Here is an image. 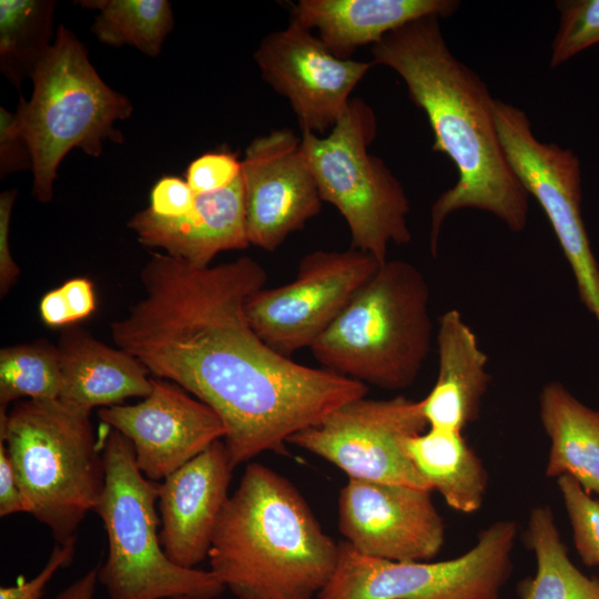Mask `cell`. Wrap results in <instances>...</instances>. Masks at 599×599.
<instances>
[{
  "instance_id": "1",
  "label": "cell",
  "mask_w": 599,
  "mask_h": 599,
  "mask_svg": "<svg viewBox=\"0 0 599 599\" xmlns=\"http://www.w3.org/2000/svg\"><path fill=\"white\" fill-rule=\"evenodd\" d=\"M140 276L144 296L111 323L112 339L216 413L234 468L286 455L292 435L366 396L367 385L298 364L254 332L245 303L267 276L252 257L196 267L154 253Z\"/></svg>"
},
{
  "instance_id": "2",
  "label": "cell",
  "mask_w": 599,
  "mask_h": 599,
  "mask_svg": "<svg viewBox=\"0 0 599 599\" xmlns=\"http://www.w3.org/2000/svg\"><path fill=\"white\" fill-rule=\"evenodd\" d=\"M438 16L392 30L372 45L373 64L394 70L410 100L424 111L433 151L448 156L458 179L430 210L429 247L436 256L441 227L456 211L475 209L499 219L511 232L525 230L529 194L509 165L495 122V100L481 78L458 60L443 35Z\"/></svg>"
},
{
  "instance_id": "3",
  "label": "cell",
  "mask_w": 599,
  "mask_h": 599,
  "mask_svg": "<svg viewBox=\"0 0 599 599\" xmlns=\"http://www.w3.org/2000/svg\"><path fill=\"white\" fill-rule=\"evenodd\" d=\"M339 547L283 476L248 463L219 517L210 570L237 599H312L334 575Z\"/></svg>"
},
{
  "instance_id": "4",
  "label": "cell",
  "mask_w": 599,
  "mask_h": 599,
  "mask_svg": "<svg viewBox=\"0 0 599 599\" xmlns=\"http://www.w3.org/2000/svg\"><path fill=\"white\" fill-rule=\"evenodd\" d=\"M429 286L412 263L387 260L309 347L323 368L385 390L408 388L430 352Z\"/></svg>"
},
{
  "instance_id": "5",
  "label": "cell",
  "mask_w": 599,
  "mask_h": 599,
  "mask_svg": "<svg viewBox=\"0 0 599 599\" xmlns=\"http://www.w3.org/2000/svg\"><path fill=\"white\" fill-rule=\"evenodd\" d=\"M7 448L27 512L47 526L57 544L75 536L103 491V451L90 414L59 399H24L0 410Z\"/></svg>"
},
{
  "instance_id": "6",
  "label": "cell",
  "mask_w": 599,
  "mask_h": 599,
  "mask_svg": "<svg viewBox=\"0 0 599 599\" xmlns=\"http://www.w3.org/2000/svg\"><path fill=\"white\" fill-rule=\"evenodd\" d=\"M31 81L30 100L21 98L14 113L32 153V193L48 203L63 158L73 149L98 158L105 142L123 143L115 123L129 119L133 106L101 79L83 43L63 24Z\"/></svg>"
},
{
  "instance_id": "7",
  "label": "cell",
  "mask_w": 599,
  "mask_h": 599,
  "mask_svg": "<svg viewBox=\"0 0 599 599\" xmlns=\"http://www.w3.org/2000/svg\"><path fill=\"white\" fill-rule=\"evenodd\" d=\"M102 451L105 483L94 511L108 538V556L98 579L109 599L220 597L225 587L211 570L180 567L165 555L155 509L159 484L138 467L132 443L112 429Z\"/></svg>"
},
{
  "instance_id": "8",
  "label": "cell",
  "mask_w": 599,
  "mask_h": 599,
  "mask_svg": "<svg viewBox=\"0 0 599 599\" xmlns=\"http://www.w3.org/2000/svg\"><path fill=\"white\" fill-rule=\"evenodd\" d=\"M373 109L354 98L325 136L302 134V144L322 201L345 219L353 248L387 261L392 244L412 241L409 200L382 159L368 151L376 136Z\"/></svg>"
},
{
  "instance_id": "9",
  "label": "cell",
  "mask_w": 599,
  "mask_h": 599,
  "mask_svg": "<svg viewBox=\"0 0 599 599\" xmlns=\"http://www.w3.org/2000/svg\"><path fill=\"white\" fill-rule=\"evenodd\" d=\"M517 524L499 520L464 555L444 561H392L338 544L336 570L318 599H498L511 570Z\"/></svg>"
},
{
  "instance_id": "10",
  "label": "cell",
  "mask_w": 599,
  "mask_h": 599,
  "mask_svg": "<svg viewBox=\"0 0 599 599\" xmlns=\"http://www.w3.org/2000/svg\"><path fill=\"white\" fill-rule=\"evenodd\" d=\"M495 122L510 167L542 207L568 261L581 302L599 323V265L581 215V165L569 148L536 138L526 112L495 100Z\"/></svg>"
},
{
  "instance_id": "11",
  "label": "cell",
  "mask_w": 599,
  "mask_h": 599,
  "mask_svg": "<svg viewBox=\"0 0 599 599\" xmlns=\"http://www.w3.org/2000/svg\"><path fill=\"white\" fill-rule=\"evenodd\" d=\"M427 426L420 400L359 397L292 435L288 443L332 463L349 479L432 491L404 448L407 438Z\"/></svg>"
},
{
  "instance_id": "12",
  "label": "cell",
  "mask_w": 599,
  "mask_h": 599,
  "mask_svg": "<svg viewBox=\"0 0 599 599\" xmlns=\"http://www.w3.org/2000/svg\"><path fill=\"white\" fill-rule=\"evenodd\" d=\"M379 266L374 256L353 247L311 252L292 282L262 287L247 298V319L265 344L290 357L313 345Z\"/></svg>"
},
{
  "instance_id": "13",
  "label": "cell",
  "mask_w": 599,
  "mask_h": 599,
  "mask_svg": "<svg viewBox=\"0 0 599 599\" xmlns=\"http://www.w3.org/2000/svg\"><path fill=\"white\" fill-rule=\"evenodd\" d=\"M254 61L262 78L288 100L302 134L319 136L343 116L352 91L374 65L335 57L311 30L292 20L261 40Z\"/></svg>"
},
{
  "instance_id": "14",
  "label": "cell",
  "mask_w": 599,
  "mask_h": 599,
  "mask_svg": "<svg viewBox=\"0 0 599 599\" xmlns=\"http://www.w3.org/2000/svg\"><path fill=\"white\" fill-rule=\"evenodd\" d=\"M338 528L357 552L392 561H428L445 541L430 490L404 485L348 478L339 493Z\"/></svg>"
},
{
  "instance_id": "15",
  "label": "cell",
  "mask_w": 599,
  "mask_h": 599,
  "mask_svg": "<svg viewBox=\"0 0 599 599\" xmlns=\"http://www.w3.org/2000/svg\"><path fill=\"white\" fill-rule=\"evenodd\" d=\"M250 244L268 252L318 214L322 199L302 138L277 129L251 141L242 161Z\"/></svg>"
},
{
  "instance_id": "16",
  "label": "cell",
  "mask_w": 599,
  "mask_h": 599,
  "mask_svg": "<svg viewBox=\"0 0 599 599\" xmlns=\"http://www.w3.org/2000/svg\"><path fill=\"white\" fill-rule=\"evenodd\" d=\"M98 416L132 443L138 467L153 481L166 478L225 435L211 407L162 378H152L151 393L138 404L102 407Z\"/></svg>"
},
{
  "instance_id": "17",
  "label": "cell",
  "mask_w": 599,
  "mask_h": 599,
  "mask_svg": "<svg viewBox=\"0 0 599 599\" xmlns=\"http://www.w3.org/2000/svg\"><path fill=\"white\" fill-rule=\"evenodd\" d=\"M233 469L219 439L159 484L160 541L175 565L196 568L207 558Z\"/></svg>"
},
{
  "instance_id": "18",
  "label": "cell",
  "mask_w": 599,
  "mask_h": 599,
  "mask_svg": "<svg viewBox=\"0 0 599 599\" xmlns=\"http://www.w3.org/2000/svg\"><path fill=\"white\" fill-rule=\"evenodd\" d=\"M128 226L146 247L162 248L196 267L210 266L220 252L250 245L242 177L224 190L196 194L185 215L162 217L148 207L134 214Z\"/></svg>"
},
{
  "instance_id": "19",
  "label": "cell",
  "mask_w": 599,
  "mask_h": 599,
  "mask_svg": "<svg viewBox=\"0 0 599 599\" xmlns=\"http://www.w3.org/2000/svg\"><path fill=\"white\" fill-rule=\"evenodd\" d=\"M459 7L457 0H300L292 6V21L316 29L335 57L348 60L359 47L377 43L409 21L448 18Z\"/></svg>"
},
{
  "instance_id": "20",
  "label": "cell",
  "mask_w": 599,
  "mask_h": 599,
  "mask_svg": "<svg viewBox=\"0 0 599 599\" xmlns=\"http://www.w3.org/2000/svg\"><path fill=\"white\" fill-rule=\"evenodd\" d=\"M62 384L59 400L84 413L118 405L152 390L149 370L134 356L112 348L79 327L62 332L58 344Z\"/></svg>"
},
{
  "instance_id": "21",
  "label": "cell",
  "mask_w": 599,
  "mask_h": 599,
  "mask_svg": "<svg viewBox=\"0 0 599 599\" xmlns=\"http://www.w3.org/2000/svg\"><path fill=\"white\" fill-rule=\"evenodd\" d=\"M436 342L438 375L420 400L423 414L432 428L463 432L479 417L491 379L486 368L488 356L457 309L439 317Z\"/></svg>"
},
{
  "instance_id": "22",
  "label": "cell",
  "mask_w": 599,
  "mask_h": 599,
  "mask_svg": "<svg viewBox=\"0 0 599 599\" xmlns=\"http://www.w3.org/2000/svg\"><path fill=\"white\" fill-rule=\"evenodd\" d=\"M539 415L550 439L546 475L569 476L599 496V409L582 404L559 382L539 395Z\"/></svg>"
},
{
  "instance_id": "23",
  "label": "cell",
  "mask_w": 599,
  "mask_h": 599,
  "mask_svg": "<svg viewBox=\"0 0 599 599\" xmlns=\"http://www.w3.org/2000/svg\"><path fill=\"white\" fill-rule=\"evenodd\" d=\"M404 448L413 465L455 510L470 514L481 507L487 471L463 432L432 428L407 438Z\"/></svg>"
},
{
  "instance_id": "24",
  "label": "cell",
  "mask_w": 599,
  "mask_h": 599,
  "mask_svg": "<svg viewBox=\"0 0 599 599\" xmlns=\"http://www.w3.org/2000/svg\"><path fill=\"white\" fill-rule=\"evenodd\" d=\"M527 540L537 569L532 578L520 583V599H599V580L572 564L549 506L530 511Z\"/></svg>"
},
{
  "instance_id": "25",
  "label": "cell",
  "mask_w": 599,
  "mask_h": 599,
  "mask_svg": "<svg viewBox=\"0 0 599 599\" xmlns=\"http://www.w3.org/2000/svg\"><path fill=\"white\" fill-rule=\"evenodd\" d=\"M55 7L53 0H0V71L18 89L54 42Z\"/></svg>"
},
{
  "instance_id": "26",
  "label": "cell",
  "mask_w": 599,
  "mask_h": 599,
  "mask_svg": "<svg viewBox=\"0 0 599 599\" xmlns=\"http://www.w3.org/2000/svg\"><path fill=\"white\" fill-rule=\"evenodd\" d=\"M79 6L99 13L91 32L103 44L131 45L151 58L158 57L174 28L172 7L166 0H81Z\"/></svg>"
},
{
  "instance_id": "27",
  "label": "cell",
  "mask_w": 599,
  "mask_h": 599,
  "mask_svg": "<svg viewBox=\"0 0 599 599\" xmlns=\"http://www.w3.org/2000/svg\"><path fill=\"white\" fill-rule=\"evenodd\" d=\"M61 384L58 346L40 339L0 351V410L20 398L59 399Z\"/></svg>"
},
{
  "instance_id": "28",
  "label": "cell",
  "mask_w": 599,
  "mask_h": 599,
  "mask_svg": "<svg viewBox=\"0 0 599 599\" xmlns=\"http://www.w3.org/2000/svg\"><path fill=\"white\" fill-rule=\"evenodd\" d=\"M556 8L559 26L551 43V68L599 43V0H559Z\"/></svg>"
},
{
  "instance_id": "29",
  "label": "cell",
  "mask_w": 599,
  "mask_h": 599,
  "mask_svg": "<svg viewBox=\"0 0 599 599\" xmlns=\"http://www.w3.org/2000/svg\"><path fill=\"white\" fill-rule=\"evenodd\" d=\"M573 534L575 547L587 566H599V500L569 476L557 480Z\"/></svg>"
},
{
  "instance_id": "30",
  "label": "cell",
  "mask_w": 599,
  "mask_h": 599,
  "mask_svg": "<svg viewBox=\"0 0 599 599\" xmlns=\"http://www.w3.org/2000/svg\"><path fill=\"white\" fill-rule=\"evenodd\" d=\"M242 173V161L230 152H209L193 160L185 172V181L196 194L224 190Z\"/></svg>"
},
{
  "instance_id": "31",
  "label": "cell",
  "mask_w": 599,
  "mask_h": 599,
  "mask_svg": "<svg viewBox=\"0 0 599 599\" xmlns=\"http://www.w3.org/2000/svg\"><path fill=\"white\" fill-rule=\"evenodd\" d=\"M32 169V153L16 113L0 108V177Z\"/></svg>"
},
{
  "instance_id": "32",
  "label": "cell",
  "mask_w": 599,
  "mask_h": 599,
  "mask_svg": "<svg viewBox=\"0 0 599 599\" xmlns=\"http://www.w3.org/2000/svg\"><path fill=\"white\" fill-rule=\"evenodd\" d=\"M77 536L63 544H57L42 570L29 581L14 586H2L0 599H41L47 583L61 568L68 567L75 552Z\"/></svg>"
},
{
  "instance_id": "33",
  "label": "cell",
  "mask_w": 599,
  "mask_h": 599,
  "mask_svg": "<svg viewBox=\"0 0 599 599\" xmlns=\"http://www.w3.org/2000/svg\"><path fill=\"white\" fill-rule=\"evenodd\" d=\"M196 193L185 180L163 176L153 185L149 209L162 217H179L195 205Z\"/></svg>"
},
{
  "instance_id": "34",
  "label": "cell",
  "mask_w": 599,
  "mask_h": 599,
  "mask_svg": "<svg viewBox=\"0 0 599 599\" xmlns=\"http://www.w3.org/2000/svg\"><path fill=\"white\" fill-rule=\"evenodd\" d=\"M17 196V190H6L0 194V293L3 297L16 284L20 270L9 247V229Z\"/></svg>"
},
{
  "instance_id": "35",
  "label": "cell",
  "mask_w": 599,
  "mask_h": 599,
  "mask_svg": "<svg viewBox=\"0 0 599 599\" xmlns=\"http://www.w3.org/2000/svg\"><path fill=\"white\" fill-rule=\"evenodd\" d=\"M18 512H27V507L7 448L0 441V516Z\"/></svg>"
},
{
  "instance_id": "36",
  "label": "cell",
  "mask_w": 599,
  "mask_h": 599,
  "mask_svg": "<svg viewBox=\"0 0 599 599\" xmlns=\"http://www.w3.org/2000/svg\"><path fill=\"white\" fill-rule=\"evenodd\" d=\"M61 290L74 322L90 316L95 309V296L90 280L84 277L69 280L61 286Z\"/></svg>"
},
{
  "instance_id": "37",
  "label": "cell",
  "mask_w": 599,
  "mask_h": 599,
  "mask_svg": "<svg viewBox=\"0 0 599 599\" xmlns=\"http://www.w3.org/2000/svg\"><path fill=\"white\" fill-rule=\"evenodd\" d=\"M40 315L49 326H63L74 323L67 298L61 290L48 292L40 302Z\"/></svg>"
},
{
  "instance_id": "38",
  "label": "cell",
  "mask_w": 599,
  "mask_h": 599,
  "mask_svg": "<svg viewBox=\"0 0 599 599\" xmlns=\"http://www.w3.org/2000/svg\"><path fill=\"white\" fill-rule=\"evenodd\" d=\"M99 567L91 568L53 599H93L99 582Z\"/></svg>"
},
{
  "instance_id": "39",
  "label": "cell",
  "mask_w": 599,
  "mask_h": 599,
  "mask_svg": "<svg viewBox=\"0 0 599 599\" xmlns=\"http://www.w3.org/2000/svg\"><path fill=\"white\" fill-rule=\"evenodd\" d=\"M172 599H195V598H191V597H177V598H172Z\"/></svg>"
}]
</instances>
